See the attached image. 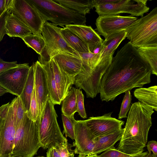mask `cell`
Wrapping results in <instances>:
<instances>
[{
  "instance_id": "obj_1",
  "label": "cell",
  "mask_w": 157,
  "mask_h": 157,
  "mask_svg": "<svg viewBox=\"0 0 157 157\" xmlns=\"http://www.w3.org/2000/svg\"><path fill=\"white\" fill-rule=\"evenodd\" d=\"M151 68L129 41L118 50L103 75L99 93L102 101H113L119 95L151 82Z\"/></svg>"
},
{
  "instance_id": "obj_2",
  "label": "cell",
  "mask_w": 157,
  "mask_h": 157,
  "mask_svg": "<svg viewBox=\"0 0 157 157\" xmlns=\"http://www.w3.org/2000/svg\"><path fill=\"white\" fill-rule=\"evenodd\" d=\"M153 109L140 101L131 105L117 149L129 154L144 151L152 125Z\"/></svg>"
},
{
  "instance_id": "obj_3",
  "label": "cell",
  "mask_w": 157,
  "mask_h": 157,
  "mask_svg": "<svg viewBox=\"0 0 157 157\" xmlns=\"http://www.w3.org/2000/svg\"><path fill=\"white\" fill-rule=\"evenodd\" d=\"M38 12L43 21L55 25H85L86 18L52 0H26Z\"/></svg>"
},
{
  "instance_id": "obj_4",
  "label": "cell",
  "mask_w": 157,
  "mask_h": 157,
  "mask_svg": "<svg viewBox=\"0 0 157 157\" xmlns=\"http://www.w3.org/2000/svg\"><path fill=\"white\" fill-rule=\"evenodd\" d=\"M124 30L126 37L136 48L157 46V7Z\"/></svg>"
},
{
  "instance_id": "obj_5",
  "label": "cell",
  "mask_w": 157,
  "mask_h": 157,
  "mask_svg": "<svg viewBox=\"0 0 157 157\" xmlns=\"http://www.w3.org/2000/svg\"><path fill=\"white\" fill-rule=\"evenodd\" d=\"M54 105L49 96L40 122L37 124L41 147L44 149L56 148L68 142L58 123Z\"/></svg>"
},
{
  "instance_id": "obj_6",
  "label": "cell",
  "mask_w": 157,
  "mask_h": 157,
  "mask_svg": "<svg viewBox=\"0 0 157 157\" xmlns=\"http://www.w3.org/2000/svg\"><path fill=\"white\" fill-rule=\"evenodd\" d=\"M40 147L37 124L28 117L26 112L16 130L11 155L33 157Z\"/></svg>"
},
{
  "instance_id": "obj_7",
  "label": "cell",
  "mask_w": 157,
  "mask_h": 157,
  "mask_svg": "<svg viewBox=\"0 0 157 157\" xmlns=\"http://www.w3.org/2000/svg\"><path fill=\"white\" fill-rule=\"evenodd\" d=\"M61 28L48 21L44 22L41 34L45 46L39 58L40 64L48 61L60 54H69L80 57L78 53L71 47L62 36L60 33Z\"/></svg>"
},
{
  "instance_id": "obj_8",
  "label": "cell",
  "mask_w": 157,
  "mask_h": 157,
  "mask_svg": "<svg viewBox=\"0 0 157 157\" xmlns=\"http://www.w3.org/2000/svg\"><path fill=\"white\" fill-rule=\"evenodd\" d=\"M147 0H118L114 3L98 5L94 7L100 15H117L127 13L132 16H143L149 11Z\"/></svg>"
},
{
  "instance_id": "obj_9",
  "label": "cell",
  "mask_w": 157,
  "mask_h": 157,
  "mask_svg": "<svg viewBox=\"0 0 157 157\" xmlns=\"http://www.w3.org/2000/svg\"><path fill=\"white\" fill-rule=\"evenodd\" d=\"M9 12L25 25L33 34L42 36V29L45 22L26 0H13Z\"/></svg>"
},
{
  "instance_id": "obj_10",
  "label": "cell",
  "mask_w": 157,
  "mask_h": 157,
  "mask_svg": "<svg viewBox=\"0 0 157 157\" xmlns=\"http://www.w3.org/2000/svg\"><path fill=\"white\" fill-rule=\"evenodd\" d=\"M30 66L28 63L18 64L0 74V86L17 97L21 95L26 83Z\"/></svg>"
},
{
  "instance_id": "obj_11",
  "label": "cell",
  "mask_w": 157,
  "mask_h": 157,
  "mask_svg": "<svg viewBox=\"0 0 157 157\" xmlns=\"http://www.w3.org/2000/svg\"><path fill=\"white\" fill-rule=\"evenodd\" d=\"M138 19L137 17L131 15H100L96 21L95 29L99 35L105 38L112 34L124 30Z\"/></svg>"
},
{
  "instance_id": "obj_12",
  "label": "cell",
  "mask_w": 157,
  "mask_h": 157,
  "mask_svg": "<svg viewBox=\"0 0 157 157\" xmlns=\"http://www.w3.org/2000/svg\"><path fill=\"white\" fill-rule=\"evenodd\" d=\"M112 113L91 117L84 120L93 138L104 136L122 128L124 121L112 117Z\"/></svg>"
},
{
  "instance_id": "obj_13",
  "label": "cell",
  "mask_w": 157,
  "mask_h": 157,
  "mask_svg": "<svg viewBox=\"0 0 157 157\" xmlns=\"http://www.w3.org/2000/svg\"><path fill=\"white\" fill-rule=\"evenodd\" d=\"M34 72V88L38 107L36 123L41 121L43 111L49 96L45 70L38 61L33 64Z\"/></svg>"
},
{
  "instance_id": "obj_14",
  "label": "cell",
  "mask_w": 157,
  "mask_h": 157,
  "mask_svg": "<svg viewBox=\"0 0 157 157\" xmlns=\"http://www.w3.org/2000/svg\"><path fill=\"white\" fill-rule=\"evenodd\" d=\"M15 132L13 110L10 104L7 114L2 120L0 129V157L11 156Z\"/></svg>"
},
{
  "instance_id": "obj_15",
  "label": "cell",
  "mask_w": 157,
  "mask_h": 157,
  "mask_svg": "<svg viewBox=\"0 0 157 157\" xmlns=\"http://www.w3.org/2000/svg\"><path fill=\"white\" fill-rule=\"evenodd\" d=\"M74 132V153L79 154L78 157H84L92 154L94 145V138L84 120L75 121Z\"/></svg>"
},
{
  "instance_id": "obj_16",
  "label": "cell",
  "mask_w": 157,
  "mask_h": 157,
  "mask_svg": "<svg viewBox=\"0 0 157 157\" xmlns=\"http://www.w3.org/2000/svg\"><path fill=\"white\" fill-rule=\"evenodd\" d=\"M52 59L61 70L71 77L75 78L84 68L81 59L72 55L60 54Z\"/></svg>"
},
{
  "instance_id": "obj_17",
  "label": "cell",
  "mask_w": 157,
  "mask_h": 157,
  "mask_svg": "<svg viewBox=\"0 0 157 157\" xmlns=\"http://www.w3.org/2000/svg\"><path fill=\"white\" fill-rule=\"evenodd\" d=\"M126 34L125 30H123L105 38L102 42V48L99 64L101 61L105 62L112 59L115 50L121 42L125 39Z\"/></svg>"
},
{
  "instance_id": "obj_18",
  "label": "cell",
  "mask_w": 157,
  "mask_h": 157,
  "mask_svg": "<svg viewBox=\"0 0 157 157\" xmlns=\"http://www.w3.org/2000/svg\"><path fill=\"white\" fill-rule=\"evenodd\" d=\"M52 61L54 78L62 101L74 84L75 78L70 76L61 70L52 58Z\"/></svg>"
},
{
  "instance_id": "obj_19",
  "label": "cell",
  "mask_w": 157,
  "mask_h": 157,
  "mask_svg": "<svg viewBox=\"0 0 157 157\" xmlns=\"http://www.w3.org/2000/svg\"><path fill=\"white\" fill-rule=\"evenodd\" d=\"M6 34L10 37L22 38L32 34L29 28L9 10L6 19Z\"/></svg>"
},
{
  "instance_id": "obj_20",
  "label": "cell",
  "mask_w": 157,
  "mask_h": 157,
  "mask_svg": "<svg viewBox=\"0 0 157 157\" xmlns=\"http://www.w3.org/2000/svg\"><path fill=\"white\" fill-rule=\"evenodd\" d=\"M124 130V128H122L109 134L94 138V145L92 154L97 155L109 149L115 148L114 145L120 140Z\"/></svg>"
},
{
  "instance_id": "obj_21",
  "label": "cell",
  "mask_w": 157,
  "mask_h": 157,
  "mask_svg": "<svg viewBox=\"0 0 157 157\" xmlns=\"http://www.w3.org/2000/svg\"><path fill=\"white\" fill-rule=\"evenodd\" d=\"M78 36L90 47L103 42L99 35L91 27L85 25H71L65 26Z\"/></svg>"
},
{
  "instance_id": "obj_22",
  "label": "cell",
  "mask_w": 157,
  "mask_h": 157,
  "mask_svg": "<svg viewBox=\"0 0 157 157\" xmlns=\"http://www.w3.org/2000/svg\"><path fill=\"white\" fill-rule=\"evenodd\" d=\"M134 95L140 102L157 111V86L139 88L134 92Z\"/></svg>"
},
{
  "instance_id": "obj_23",
  "label": "cell",
  "mask_w": 157,
  "mask_h": 157,
  "mask_svg": "<svg viewBox=\"0 0 157 157\" xmlns=\"http://www.w3.org/2000/svg\"><path fill=\"white\" fill-rule=\"evenodd\" d=\"M45 71L49 96L54 105H60L61 101L55 81L52 65V59L41 64Z\"/></svg>"
},
{
  "instance_id": "obj_24",
  "label": "cell",
  "mask_w": 157,
  "mask_h": 157,
  "mask_svg": "<svg viewBox=\"0 0 157 157\" xmlns=\"http://www.w3.org/2000/svg\"><path fill=\"white\" fill-rule=\"evenodd\" d=\"M60 33L67 44L78 53L89 52L87 45L76 34L68 28H61Z\"/></svg>"
},
{
  "instance_id": "obj_25",
  "label": "cell",
  "mask_w": 157,
  "mask_h": 157,
  "mask_svg": "<svg viewBox=\"0 0 157 157\" xmlns=\"http://www.w3.org/2000/svg\"><path fill=\"white\" fill-rule=\"evenodd\" d=\"M54 1L84 16L94 7L93 0H54Z\"/></svg>"
},
{
  "instance_id": "obj_26",
  "label": "cell",
  "mask_w": 157,
  "mask_h": 157,
  "mask_svg": "<svg viewBox=\"0 0 157 157\" xmlns=\"http://www.w3.org/2000/svg\"><path fill=\"white\" fill-rule=\"evenodd\" d=\"M34 86V72L33 65L30 66L28 76L23 90L20 97L25 112H28Z\"/></svg>"
},
{
  "instance_id": "obj_27",
  "label": "cell",
  "mask_w": 157,
  "mask_h": 157,
  "mask_svg": "<svg viewBox=\"0 0 157 157\" xmlns=\"http://www.w3.org/2000/svg\"><path fill=\"white\" fill-rule=\"evenodd\" d=\"M62 102V113L67 117L74 115L77 112L76 88L71 87Z\"/></svg>"
},
{
  "instance_id": "obj_28",
  "label": "cell",
  "mask_w": 157,
  "mask_h": 157,
  "mask_svg": "<svg viewBox=\"0 0 157 157\" xmlns=\"http://www.w3.org/2000/svg\"><path fill=\"white\" fill-rule=\"evenodd\" d=\"M141 56L150 66L152 74L157 75V46L137 48Z\"/></svg>"
},
{
  "instance_id": "obj_29",
  "label": "cell",
  "mask_w": 157,
  "mask_h": 157,
  "mask_svg": "<svg viewBox=\"0 0 157 157\" xmlns=\"http://www.w3.org/2000/svg\"><path fill=\"white\" fill-rule=\"evenodd\" d=\"M26 44L33 49L40 55L45 46V43L42 36L33 34L21 38Z\"/></svg>"
},
{
  "instance_id": "obj_30",
  "label": "cell",
  "mask_w": 157,
  "mask_h": 157,
  "mask_svg": "<svg viewBox=\"0 0 157 157\" xmlns=\"http://www.w3.org/2000/svg\"><path fill=\"white\" fill-rule=\"evenodd\" d=\"M10 104L13 108L14 123L16 130L23 120L26 112L20 97L13 98Z\"/></svg>"
},
{
  "instance_id": "obj_31",
  "label": "cell",
  "mask_w": 157,
  "mask_h": 157,
  "mask_svg": "<svg viewBox=\"0 0 157 157\" xmlns=\"http://www.w3.org/2000/svg\"><path fill=\"white\" fill-rule=\"evenodd\" d=\"M61 116L64 133L66 137H69L72 140H75L74 125L76 120L74 118V115L67 117L62 113Z\"/></svg>"
},
{
  "instance_id": "obj_32",
  "label": "cell",
  "mask_w": 157,
  "mask_h": 157,
  "mask_svg": "<svg viewBox=\"0 0 157 157\" xmlns=\"http://www.w3.org/2000/svg\"><path fill=\"white\" fill-rule=\"evenodd\" d=\"M147 151L142 152L134 154H129L121 152L115 148L107 150L98 155L99 157H144Z\"/></svg>"
},
{
  "instance_id": "obj_33",
  "label": "cell",
  "mask_w": 157,
  "mask_h": 157,
  "mask_svg": "<svg viewBox=\"0 0 157 157\" xmlns=\"http://www.w3.org/2000/svg\"><path fill=\"white\" fill-rule=\"evenodd\" d=\"M125 93L118 115V119L120 120L127 117V114L131 106L132 98L130 91H127Z\"/></svg>"
},
{
  "instance_id": "obj_34",
  "label": "cell",
  "mask_w": 157,
  "mask_h": 157,
  "mask_svg": "<svg viewBox=\"0 0 157 157\" xmlns=\"http://www.w3.org/2000/svg\"><path fill=\"white\" fill-rule=\"evenodd\" d=\"M26 113L28 117L31 120L34 122H36L38 117V107L34 86L32 95L29 109L28 112Z\"/></svg>"
},
{
  "instance_id": "obj_35",
  "label": "cell",
  "mask_w": 157,
  "mask_h": 157,
  "mask_svg": "<svg viewBox=\"0 0 157 157\" xmlns=\"http://www.w3.org/2000/svg\"><path fill=\"white\" fill-rule=\"evenodd\" d=\"M76 102L77 112L81 117L83 118L87 117L84 105V96L79 89H76Z\"/></svg>"
},
{
  "instance_id": "obj_36",
  "label": "cell",
  "mask_w": 157,
  "mask_h": 157,
  "mask_svg": "<svg viewBox=\"0 0 157 157\" xmlns=\"http://www.w3.org/2000/svg\"><path fill=\"white\" fill-rule=\"evenodd\" d=\"M68 144L67 142L56 148L61 157H74V153L69 151Z\"/></svg>"
},
{
  "instance_id": "obj_37",
  "label": "cell",
  "mask_w": 157,
  "mask_h": 157,
  "mask_svg": "<svg viewBox=\"0 0 157 157\" xmlns=\"http://www.w3.org/2000/svg\"><path fill=\"white\" fill-rule=\"evenodd\" d=\"M9 10H6L0 17V42L6 34V19Z\"/></svg>"
},
{
  "instance_id": "obj_38",
  "label": "cell",
  "mask_w": 157,
  "mask_h": 157,
  "mask_svg": "<svg viewBox=\"0 0 157 157\" xmlns=\"http://www.w3.org/2000/svg\"><path fill=\"white\" fill-rule=\"evenodd\" d=\"M17 61L7 62L0 58V74L2 72L18 65Z\"/></svg>"
},
{
  "instance_id": "obj_39",
  "label": "cell",
  "mask_w": 157,
  "mask_h": 157,
  "mask_svg": "<svg viewBox=\"0 0 157 157\" xmlns=\"http://www.w3.org/2000/svg\"><path fill=\"white\" fill-rule=\"evenodd\" d=\"M13 0H0V17L6 10H9Z\"/></svg>"
},
{
  "instance_id": "obj_40",
  "label": "cell",
  "mask_w": 157,
  "mask_h": 157,
  "mask_svg": "<svg viewBox=\"0 0 157 157\" xmlns=\"http://www.w3.org/2000/svg\"><path fill=\"white\" fill-rule=\"evenodd\" d=\"M147 149L149 153H151L152 151L153 154L157 155V142L154 140L149 141L147 145Z\"/></svg>"
},
{
  "instance_id": "obj_41",
  "label": "cell",
  "mask_w": 157,
  "mask_h": 157,
  "mask_svg": "<svg viewBox=\"0 0 157 157\" xmlns=\"http://www.w3.org/2000/svg\"><path fill=\"white\" fill-rule=\"evenodd\" d=\"M10 105V103L8 102L2 105L0 107V117L4 119L6 117Z\"/></svg>"
},
{
  "instance_id": "obj_42",
  "label": "cell",
  "mask_w": 157,
  "mask_h": 157,
  "mask_svg": "<svg viewBox=\"0 0 157 157\" xmlns=\"http://www.w3.org/2000/svg\"><path fill=\"white\" fill-rule=\"evenodd\" d=\"M46 157H61L57 149L52 147L48 149L46 153Z\"/></svg>"
},
{
  "instance_id": "obj_43",
  "label": "cell",
  "mask_w": 157,
  "mask_h": 157,
  "mask_svg": "<svg viewBox=\"0 0 157 157\" xmlns=\"http://www.w3.org/2000/svg\"><path fill=\"white\" fill-rule=\"evenodd\" d=\"M118 0H93L94 7L97 5L105 4L116 2Z\"/></svg>"
},
{
  "instance_id": "obj_44",
  "label": "cell",
  "mask_w": 157,
  "mask_h": 157,
  "mask_svg": "<svg viewBox=\"0 0 157 157\" xmlns=\"http://www.w3.org/2000/svg\"><path fill=\"white\" fill-rule=\"evenodd\" d=\"M8 93V91L0 86V97L4 94Z\"/></svg>"
},
{
  "instance_id": "obj_45",
  "label": "cell",
  "mask_w": 157,
  "mask_h": 157,
  "mask_svg": "<svg viewBox=\"0 0 157 157\" xmlns=\"http://www.w3.org/2000/svg\"><path fill=\"white\" fill-rule=\"evenodd\" d=\"M144 157H157V155H155L153 153H148Z\"/></svg>"
},
{
  "instance_id": "obj_46",
  "label": "cell",
  "mask_w": 157,
  "mask_h": 157,
  "mask_svg": "<svg viewBox=\"0 0 157 157\" xmlns=\"http://www.w3.org/2000/svg\"><path fill=\"white\" fill-rule=\"evenodd\" d=\"M84 157H99L97 154H91L88 155Z\"/></svg>"
},
{
  "instance_id": "obj_47",
  "label": "cell",
  "mask_w": 157,
  "mask_h": 157,
  "mask_svg": "<svg viewBox=\"0 0 157 157\" xmlns=\"http://www.w3.org/2000/svg\"><path fill=\"white\" fill-rule=\"evenodd\" d=\"M2 119L0 117V129L2 121Z\"/></svg>"
},
{
  "instance_id": "obj_48",
  "label": "cell",
  "mask_w": 157,
  "mask_h": 157,
  "mask_svg": "<svg viewBox=\"0 0 157 157\" xmlns=\"http://www.w3.org/2000/svg\"><path fill=\"white\" fill-rule=\"evenodd\" d=\"M10 157H24L11 155Z\"/></svg>"
},
{
  "instance_id": "obj_49",
  "label": "cell",
  "mask_w": 157,
  "mask_h": 157,
  "mask_svg": "<svg viewBox=\"0 0 157 157\" xmlns=\"http://www.w3.org/2000/svg\"><path fill=\"white\" fill-rule=\"evenodd\" d=\"M36 157H44V156H37Z\"/></svg>"
},
{
  "instance_id": "obj_50",
  "label": "cell",
  "mask_w": 157,
  "mask_h": 157,
  "mask_svg": "<svg viewBox=\"0 0 157 157\" xmlns=\"http://www.w3.org/2000/svg\"></svg>"
}]
</instances>
